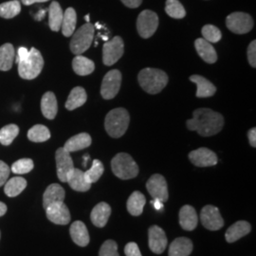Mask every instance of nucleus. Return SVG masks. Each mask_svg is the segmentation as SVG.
<instances>
[{
  "mask_svg": "<svg viewBox=\"0 0 256 256\" xmlns=\"http://www.w3.org/2000/svg\"><path fill=\"white\" fill-rule=\"evenodd\" d=\"M187 128L196 131L202 137H210L221 131L224 126L223 116L209 108H198L192 113V119L188 120Z\"/></svg>",
  "mask_w": 256,
  "mask_h": 256,
  "instance_id": "nucleus-1",
  "label": "nucleus"
},
{
  "mask_svg": "<svg viewBox=\"0 0 256 256\" xmlns=\"http://www.w3.org/2000/svg\"><path fill=\"white\" fill-rule=\"evenodd\" d=\"M16 63L18 64L19 76L26 80H32L41 74L44 59L40 52L34 48L30 50L26 48H19Z\"/></svg>",
  "mask_w": 256,
  "mask_h": 256,
  "instance_id": "nucleus-2",
  "label": "nucleus"
},
{
  "mask_svg": "<svg viewBox=\"0 0 256 256\" xmlns=\"http://www.w3.org/2000/svg\"><path fill=\"white\" fill-rule=\"evenodd\" d=\"M138 80L144 92L149 94H156L166 86L168 76L164 70L148 68L140 70Z\"/></svg>",
  "mask_w": 256,
  "mask_h": 256,
  "instance_id": "nucleus-3",
  "label": "nucleus"
},
{
  "mask_svg": "<svg viewBox=\"0 0 256 256\" xmlns=\"http://www.w3.org/2000/svg\"><path fill=\"white\" fill-rule=\"evenodd\" d=\"M130 122L128 110L115 108L108 112L104 120V128L110 137L118 138L124 135Z\"/></svg>",
  "mask_w": 256,
  "mask_h": 256,
  "instance_id": "nucleus-4",
  "label": "nucleus"
},
{
  "mask_svg": "<svg viewBox=\"0 0 256 256\" xmlns=\"http://www.w3.org/2000/svg\"><path fill=\"white\" fill-rule=\"evenodd\" d=\"M113 174L120 180H131L138 174V166L133 158L126 153H119L111 160Z\"/></svg>",
  "mask_w": 256,
  "mask_h": 256,
  "instance_id": "nucleus-5",
  "label": "nucleus"
},
{
  "mask_svg": "<svg viewBox=\"0 0 256 256\" xmlns=\"http://www.w3.org/2000/svg\"><path fill=\"white\" fill-rule=\"evenodd\" d=\"M94 30L92 24L86 23L74 32L70 45L72 54L81 55L90 48L94 37Z\"/></svg>",
  "mask_w": 256,
  "mask_h": 256,
  "instance_id": "nucleus-6",
  "label": "nucleus"
},
{
  "mask_svg": "<svg viewBox=\"0 0 256 256\" xmlns=\"http://www.w3.org/2000/svg\"><path fill=\"white\" fill-rule=\"evenodd\" d=\"M158 26V18L156 14L146 10H142L137 19V30L138 34L142 38H149L152 36Z\"/></svg>",
  "mask_w": 256,
  "mask_h": 256,
  "instance_id": "nucleus-7",
  "label": "nucleus"
},
{
  "mask_svg": "<svg viewBox=\"0 0 256 256\" xmlns=\"http://www.w3.org/2000/svg\"><path fill=\"white\" fill-rule=\"evenodd\" d=\"M226 25L230 32L236 34H245L252 30L254 27V20L250 14L236 12L227 18Z\"/></svg>",
  "mask_w": 256,
  "mask_h": 256,
  "instance_id": "nucleus-8",
  "label": "nucleus"
},
{
  "mask_svg": "<svg viewBox=\"0 0 256 256\" xmlns=\"http://www.w3.org/2000/svg\"><path fill=\"white\" fill-rule=\"evenodd\" d=\"M124 44L120 36H115L112 40L104 43L102 46V62L106 66H112L117 63L124 54Z\"/></svg>",
  "mask_w": 256,
  "mask_h": 256,
  "instance_id": "nucleus-9",
  "label": "nucleus"
},
{
  "mask_svg": "<svg viewBox=\"0 0 256 256\" xmlns=\"http://www.w3.org/2000/svg\"><path fill=\"white\" fill-rule=\"evenodd\" d=\"M122 84V74L118 70H110L102 79L101 86L102 97L111 100L118 94Z\"/></svg>",
  "mask_w": 256,
  "mask_h": 256,
  "instance_id": "nucleus-10",
  "label": "nucleus"
},
{
  "mask_svg": "<svg viewBox=\"0 0 256 256\" xmlns=\"http://www.w3.org/2000/svg\"><path fill=\"white\" fill-rule=\"evenodd\" d=\"M55 160L58 178L62 182H66L68 176L74 169V160L70 153L64 150V147L58 148L55 153Z\"/></svg>",
  "mask_w": 256,
  "mask_h": 256,
  "instance_id": "nucleus-11",
  "label": "nucleus"
},
{
  "mask_svg": "<svg viewBox=\"0 0 256 256\" xmlns=\"http://www.w3.org/2000/svg\"><path fill=\"white\" fill-rule=\"evenodd\" d=\"M146 189L153 198L160 200L162 202L168 200V186L164 176L153 174L146 182Z\"/></svg>",
  "mask_w": 256,
  "mask_h": 256,
  "instance_id": "nucleus-12",
  "label": "nucleus"
},
{
  "mask_svg": "<svg viewBox=\"0 0 256 256\" xmlns=\"http://www.w3.org/2000/svg\"><path fill=\"white\" fill-rule=\"evenodd\" d=\"M200 221L202 225L210 230H218L224 226V220L218 207L207 205L202 210Z\"/></svg>",
  "mask_w": 256,
  "mask_h": 256,
  "instance_id": "nucleus-13",
  "label": "nucleus"
},
{
  "mask_svg": "<svg viewBox=\"0 0 256 256\" xmlns=\"http://www.w3.org/2000/svg\"><path fill=\"white\" fill-rule=\"evenodd\" d=\"M48 220L57 225H66L70 221V212L64 202H57L46 207Z\"/></svg>",
  "mask_w": 256,
  "mask_h": 256,
  "instance_id": "nucleus-14",
  "label": "nucleus"
},
{
  "mask_svg": "<svg viewBox=\"0 0 256 256\" xmlns=\"http://www.w3.org/2000/svg\"><path fill=\"white\" fill-rule=\"evenodd\" d=\"M148 244L150 250L156 254H162L167 247V238L164 230L154 225L148 230Z\"/></svg>",
  "mask_w": 256,
  "mask_h": 256,
  "instance_id": "nucleus-15",
  "label": "nucleus"
},
{
  "mask_svg": "<svg viewBox=\"0 0 256 256\" xmlns=\"http://www.w3.org/2000/svg\"><path fill=\"white\" fill-rule=\"evenodd\" d=\"M189 160L198 167H210L218 164V156L208 148L202 147L189 154Z\"/></svg>",
  "mask_w": 256,
  "mask_h": 256,
  "instance_id": "nucleus-16",
  "label": "nucleus"
},
{
  "mask_svg": "<svg viewBox=\"0 0 256 256\" xmlns=\"http://www.w3.org/2000/svg\"><path fill=\"white\" fill-rule=\"evenodd\" d=\"M111 214V208L106 202L98 203L92 210L90 218L94 226L98 228H102L106 225Z\"/></svg>",
  "mask_w": 256,
  "mask_h": 256,
  "instance_id": "nucleus-17",
  "label": "nucleus"
},
{
  "mask_svg": "<svg viewBox=\"0 0 256 256\" xmlns=\"http://www.w3.org/2000/svg\"><path fill=\"white\" fill-rule=\"evenodd\" d=\"M70 236L72 238L74 243L80 247H86L90 243V234L86 229V226L82 221H75L70 229Z\"/></svg>",
  "mask_w": 256,
  "mask_h": 256,
  "instance_id": "nucleus-18",
  "label": "nucleus"
},
{
  "mask_svg": "<svg viewBox=\"0 0 256 256\" xmlns=\"http://www.w3.org/2000/svg\"><path fill=\"white\" fill-rule=\"evenodd\" d=\"M198 223V218L194 208L190 205H184L180 210V224L185 230L196 229Z\"/></svg>",
  "mask_w": 256,
  "mask_h": 256,
  "instance_id": "nucleus-19",
  "label": "nucleus"
},
{
  "mask_svg": "<svg viewBox=\"0 0 256 256\" xmlns=\"http://www.w3.org/2000/svg\"><path fill=\"white\" fill-rule=\"evenodd\" d=\"M66 182L70 184L72 189L77 192H86L92 188V184L88 182L84 178V173L77 168H74L68 174Z\"/></svg>",
  "mask_w": 256,
  "mask_h": 256,
  "instance_id": "nucleus-20",
  "label": "nucleus"
},
{
  "mask_svg": "<svg viewBox=\"0 0 256 256\" xmlns=\"http://www.w3.org/2000/svg\"><path fill=\"white\" fill-rule=\"evenodd\" d=\"M252 230L250 224L247 221H238L232 224L225 234V238L228 243H234L239 240L240 238L247 236Z\"/></svg>",
  "mask_w": 256,
  "mask_h": 256,
  "instance_id": "nucleus-21",
  "label": "nucleus"
},
{
  "mask_svg": "<svg viewBox=\"0 0 256 256\" xmlns=\"http://www.w3.org/2000/svg\"><path fill=\"white\" fill-rule=\"evenodd\" d=\"M194 46L198 55L206 63L214 64L216 62L218 54L214 46L210 45V42L206 41L203 38H198L194 42Z\"/></svg>",
  "mask_w": 256,
  "mask_h": 256,
  "instance_id": "nucleus-22",
  "label": "nucleus"
},
{
  "mask_svg": "<svg viewBox=\"0 0 256 256\" xmlns=\"http://www.w3.org/2000/svg\"><path fill=\"white\" fill-rule=\"evenodd\" d=\"M64 188L57 184L54 183L50 184L46 189V191L44 192L43 196V206L46 209V207H48L50 205L57 203V202H64Z\"/></svg>",
  "mask_w": 256,
  "mask_h": 256,
  "instance_id": "nucleus-23",
  "label": "nucleus"
},
{
  "mask_svg": "<svg viewBox=\"0 0 256 256\" xmlns=\"http://www.w3.org/2000/svg\"><path fill=\"white\" fill-rule=\"evenodd\" d=\"M192 250V241L187 238L174 239L169 247V256H189Z\"/></svg>",
  "mask_w": 256,
  "mask_h": 256,
  "instance_id": "nucleus-24",
  "label": "nucleus"
},
{
  "mask_svg": "<svg viewBox=\"0 0 256 256\" xmlns=\"http://www.w3.org/2000/svg\"><path fill=\"white\" fill-rule=\"evenodd\" d=\"M190 81L196 84V97L198 98L210 97L216 92V88L209 80L200 75H192L190 77Z\"/></svg>",
  "mask_w": 256,
  "mask_h": 256,
  "instance_id": "nucleus-25",
  "label": "nucleus"
},
{
  "mask_svg": "<svg viewBox=\"0 0 256 256\" xmlns=\"http://www.w3.org/2000/svg\"><path fill=\"white\" fill-rule=\"evenodd\" d=\"M92 142V137L88 133H80L66 140V142L64 144V149L68 153L76 152L90 146Z\"/></svg>",
  "mask_w": 256,
  "mask_h": 256,
  "instance_id": "nucleus-26",
  "label": "nucleus"
},
{
  "mask_svg": "<svg viewBox=\"0 0 256 256\" xmlns=\"http://www.w3.org/2000/svg\"><path fill=\"white\" fill-rule=\"evenodd\" d=\"M41 110L44 117L48 120H54L58 111L57 100L54 92H46L41 100Z\"/></svg>",
  "mask_w": 256,
  "mask_h": 256,
  "instance_id": "nucleus-27",
  "label": "nucleus"
},
{
  "mask_svg": "<svg viewBox=\"0 0 256 256\" xmlns=\"http://www.w3.org/2000/svg\"><path fill=\"white\" fill-rule=\"evenodd\" d=\"M146 196H144V194H142L138 191H135L131 194V196L128 198V210L130 214L134 216H138L142 214L144 212V207L146 205Z\"/></svg>",
  "mask_w": 256,
  "mask_h": 256,
  "instance_id": "nucleus-28",
  "label": "nucleus"
},
{
  "mask_svg": "<svg viewBox=\"0 0 256 256\" xmlns=\"http://www.w3.org/2000/svg\"><path fill=\"white\" fill-rule=\"evenodd\" d=\"M88 96L86 92L81 88V86H76L70 92L68 98L66 102V108L68 110H74L84 104L86 102Z\"/></svg>",
  "mask_w": 256,
  "mask_h": 256,
  "instance_id": "nucleus-29",
  "label": "nucleus"
},
{
  "mask_svg": "<svg viewBox=\"0 0 256 256\" xmlns=\"http://www.w3.org/2000/svg\"><path fill=\"white\" fill-rule=\"evenodd\" d=\"M72 68L75 74L80 76H86L94 72L95 64L90 59L82 55H77L72 61Z\"/></svg>",
  "mask_w": 256,
  "mask_h": 256,
  "instance_id": "nucleus-30",
  "label": "nucleus"
},
{
  "mask_svg": "<svg viewBox=\"0 0 256 256\" xmlns=\"http://www.w3.org/2000/svg\"><path fill=\"white\" fill-rule=\"evenodd\" d=\"M64 12L60 4L57 1H54L48 8V25L52 30L58 32L61 28Z\"/></svg>",
  "mask_w": 256,
  "mask_h": 256,
  "instance_id": "nucleus-31",
  "label": "nucleus"
},
{
  "mask_svg": "<svg viewBox=\"0 0 256 256\" xmlns=\"http://www.w3.org/2000/svg\"><path fill=\"white\" fill-rule=\"evenodd\" d=\"M16 52L12 44H4L0 46V70L8 72L14 64Z\"/></svg>",
  "mask_w": 256,
  "mask_h": 256,
  "instance_id": "nucleus-32",
  "label": "nucleus"
},
{
  "mask_svg": "<svg viewBox=\"0 0 256 256\" xmlns=\"http://www.w3.org/2000/svg\"><path fill=\"white\" fill-rule=\"evenodd\" d=\"M77 22V16L76 12L74 8H68L66 10L62 20V32L66 37L72 36L75 32Z\"/></svg>",
  "mask_w": 256,
  "mask_h": 256,
  "instance_id": "nucleus-33",
  "label": "nucleus"
},
{
  "mask_svg": "<svg viewBox=\"0 0 256 256\" xmlns=\"http://www.w3.org/2000/svg\"><path fill=\"white\" fill-rule=\"evenodd\" d=\"M27 187V180L20 176H14L5 183L4 192L10 196L14 198L23 192Z\"/></svg>",
  "mask_w": 256,
  "mask_h": 256,
  "instance_id": "nucleus-34",
  "label": "nucleus"
},
{
  "mask_svg": "<svg viewBox=\"0 0 256 256\" xmlns=\"http://www.w3.org/2000/svg\"><path fill=\"white\" fill-rule=\"evenodd\" d=\"M21 12V3L18 0H12L0 4V16L2 18L10 19L16 18Z\"/></svg>",
  "mask_w": 256,
  "mask_h": 256,
  "instance_id": "nucleus-35",
  "label": "nucleus"
},
{
  "mask_svg": "<svg viewBox=\"0 0 256 256\" xmlns=\"http://www.w3.org/2000/svg\"><path fill=\"white\" fill-rule=\"evenodd\" d=\"M28 138L34 142H44L50 138V132L45 126L36 124L28 130Z\"/></svg>",
  "mask_w": 256,
  "mask_h": 256,
  "instance_id": "nucleus-36",
  "label": "nucleus"
},
{
  "mask_svg": "<svg viewBox=\"0 0 256 256\" xmlns=\"http://www.w3.org/2000/svg\"><path fill=\"white\" fill-rule=\"evenodd\" d=\"M165 12L172 18L182 19L186 16V10L178 0H167Z\"/></svg>",
  "mask_w": 256,
  "mask_h": 256,
  "instance_id": "nucleus-37",
  "label": "nucleus"
},
{
  "mask_svg": "<svg viewBox=\"0 0 256 256\" xmlns=\"http://www.w3.org/2000/svg\"><path fill=\"white\" fill-rule=\"evenodd\" d=\"M19 128L16 124H8L0 129V144L3 146H10L14 140L18 137Z\"/></svg>",
  "mask_w": 256,
  "mask_h": 256,
  "instance_id": "nucleus-38",
  "label": "nucleus"
},
{
  "mask_svg": "<svg viewBox=\"0 0 256 256\" xmlns=\"http://www.w3.org/2000/svg\"><path fill=\"white\" fill-rule=\"evenodd\" d=\"M104 168L101 162L99 160H94L90 169H88L84 173V178L86 182L92 184L99 180V178L104 174Z\"/></svg>",
  "mask_w": 256,
  "mask_h": 256,
  "instance_id": "nucleus-39",
  "label": "nucleus"
},
{
  "mask_svg": "<svg viewBox=\"0 0 256 256\" xmlns=\"http://www.w3.org/2000/svg\"><path fill=\"white\" fill-rule=\"evenodd\" d=\"M34 162L30 158H21L12 165V172L14 174H23L30 173L34 169Z\"/></svg>",
  "mask_w": 256,
  "mask_h": 256,
  "instance_id": "nucleus-40",
  "label": "nucleus"
},
{
  "mask_svg": "<svg viewBox=\"0 0 256 256\" xmlns=\"http://www.w3.org/2000/svg\"><path fill=\"white\" fill-rule=\"evenodd\" d=\"M202 36L204 37L203 39L212 43H218L222 37L220 28L214 25H205L202 28Z\"/></svg>",
  "mask_w": 256,
  "mask_h": 256,
  "instance_id": "nucleus-41",
  "label": "nucleus"
},
{
  "mask_svg": "<svg viewBox=\"0 0 256 256\" xmlns=\"http://www.w3.org/2000/svg\"><path fill=\"white\" fill-rule=\"evenodd\" d=\"M99 256H120L117 243L114 240H106L102 245Z\"/></svg>",
  "mask_w": 256,
  "mask_h": 256,
  "instance_id": "nucleus-42",
  "label": "nucleus"
},
{
  "mask_svg": "<svg viewBox=\"0 0 256 256\" xmlns=\"http://www.w3.org/2000/svg\"><path fill=\"white\" fill-rule=\"evenodd\" d=\"M10 173V169L9 166L4 162L0 160V187L7 182Z\"/></svg>",
  "mask_w": 256,
  "mask_h": 256,
  "instance_id": "nucleus-43",
  "label": "nucleus"
},
{
  "mask_svg": "<svg viewBox=\"0 0 256 256\" xmlns=\"http://www.w3.org/2000/svg\"><path fill=\"white\" fill-rule=\"evenodd\" d=\"M248 63L252 66H256V41L254 40L252 42H250V46L248 48Z\"/></svg>",
  "mask_w": 256,
  "mask_h": 256,
  "instance_id": "nucleus-44",
  "label": "nucleus"
},
{
  "mask_svg": "<svg viewBox=\"0 0 256 256\" xmlns=\"http://www.w3.org/2000/svg\"><path fill=\"white\" fill-rule=\"evenodd\" d=\"M124 252L126 256H142L138 246L135 242H130L124 248Z\"/></svg>",
  "mask_w": 256,
  "mask_h": 256,
  "instance_id": "nucleus-45",
  "label": "nucleus"
},
{
  "mask_svg": "<svg viewBox=\"0 0 256 256\" xmlns=\"http://www.w3.org/2000/svg\"><path fill=\"white\" fill-rule=\"evenodd\" d=\"M126 7L128 8H132V9H134V8H138L140 4H142V0H120Z\"/></svg>",
  "mask_w": 256,
  "mask_h": 256,
  "instance_id": "nucleus-46",
  "label": "nucleus"
},
{
  "mask_svg": "<svg viewBox=\"0 0 256 256\" xmlns=\"http://www.w3.org/2000/svg\"><path fill=\"white\" fill-rule=\"evenodd\" d=\"M248 137L250 140V144L252 147L256 146V128H252L248 133Z\"/></svg>",
  "mask_w": 256,
  "mask_h": 256,
  "instance_id": "nucleus-47",
  "label": "nucleus"
},
{
  "mask_svg": "<svg viewBox=\"0 0 256 256\" xmlns=\"http://www.w3.org/2000/svg\"><path fill=\"white\" fill-rule=\"evenodd\" d=\"M151 204L153 205V207H154L156 210H160L164 209V202H160V200L154 198V200L151 202Z\"/></svg>",
  "mask_w": 256,
  "mask_h": 256,
  "instance_id": "nucleus-48",
  "label": "nucleus"
},
{
  "mask_svg": "<svg viewBox=\"0 0 256 256\" xmlns=\"http://www.w3.org/2000/svg\"><path fill=\"white\" fill-rule=\"evenodd\" d=\"M23 2L24 5H32V4H34V3H40V2H46L48 0H21Z\"/></svg>",
  "mask_w": 256,
  "mask_h": 256,
  "instance_id": "nucleus-49",
  "label": "nucleus"
},
{
  "mask_svg": "<svg viewBox=\"0 0 256 256\" xmlns=\"http://www.w3.org/2000/svg\"><path fill=\"white\" fill-rule=\"evenodd\" d=\"M7 212V206L5 203L0 202V216H3Z\"/></svg>",
  "mask_w": 256,
  "mask_h": 256,
  "instance_id": "nucleus-50",
  "label": "nucleus"
},
{
  "mask_svg": "<svg viewBox=\"0 0 256 256\" xmlns=\"http://www.w3.org/2000/svg\"><path fill=\"white\" fill-rule=\"evenodd\" d=\"M45 14H46V10H42L37 14L36 19V20H42Z\"/></svg>",
  "mask_w": 256,
  "mask_h": 256,
  "instance_id": "nucleus-51",
  "label": "nucleus"
},
{
  "mask_svg": "<svg viewBox=\"0 0 256 256\" xmlns=\"http://www.w3.org/2000/svg\"><path fill=\"white\" fill-rule=\"evenodd\" d=\"M84 166L86 167V162H88V160L90 158H88V155L84 156Z\"/></svg>",
  "mask_w": 256,
  "mask_h": 256,
  "instance_id": "nucleus-52",
  "label": "nucleus"
},
{
  "mask_svg": "<svg viewBox=\"0 0 256 256\" xmlns=\"http://www.w3.org/2000/svg\"><path fill=\"white\" fill-rule=\"evenodd\" d=\"M86 20L88 23H90V14H88V16H86Z\"/></svg>",
  "mask_w": 256,
  "mask_h": 256,
  "instance_id": "nucleus-53",
  "label": "nucleus"
},
{
  "mask_svg": "<svg viewBox=\"0 0 256 256\" xmlns=\"http://www.w3.org/2000/svg\"><path fill=\"white\" fill-rule=\"evenodd\" d=\"M0 238H1V234H0Z\"/></svg>",
  "mask_w": 256,
  "mask_h": 256,
  "instance_id": "nucleus-54",
  "label": "nucleus"
}]
</instances>
